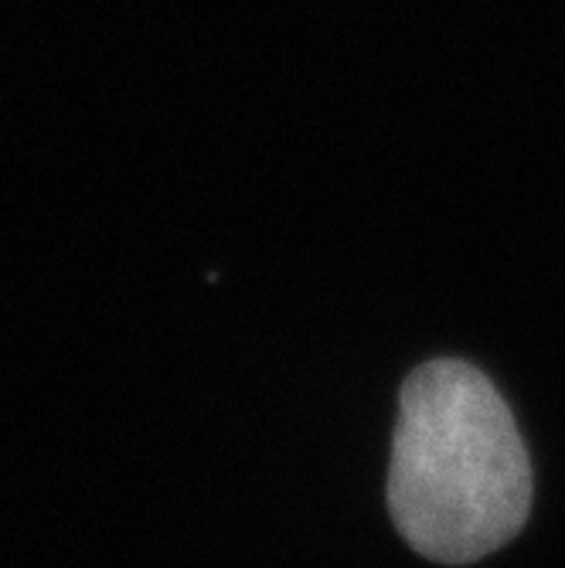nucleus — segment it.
I'll return each mask as SVG.
<instances>
[{"label":"nucleus","instance_id":"nucleus-1","mask_svg":"<svg viewBox=\"0 0 565 568\" xmlns=\"http://www.w3.org/2000/svg\"><path fill=\"white\" fill-rule=\"evenodd\" d=\"M402 538L440 565H471L515 538L532 510V463L494 382L440 357L405 378L389 467Z\"/></svg>","mask_w":565,"mask_h":568}]
</instances>
